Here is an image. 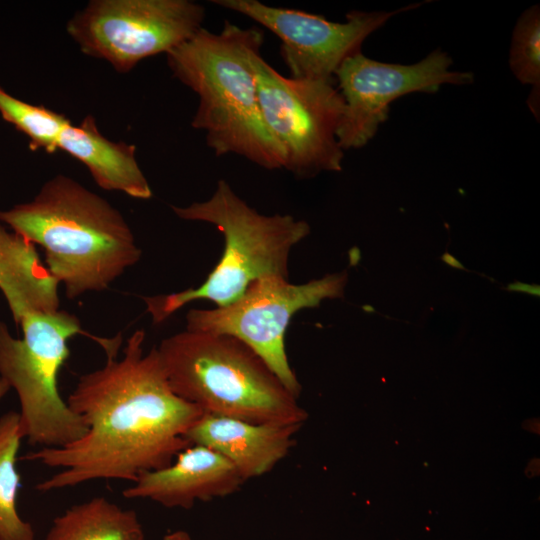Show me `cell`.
<instances>
[{"instance_id":"obj_1","label":"cell","mask_w":540,"mask_h":540,"mask_svg":"<svg viewBox=\"0 0 540 540\" xmlns=\"http://www.w3.org/2000/svg\"><path fill=\"white\" fill-rule=\"evenodd\" d=\"M144 341V330H136L121 359L106 357L103 367L80 376L66 402L85 421V435L22 457L60 469L38 491L99 479L134 482L190 446L185 433L204 412L172 391L157 348L145 353Z\"/></svg>"},{"instance_id":"obj_2","label":"cell","mask_w":540,"mask_h":540,"mask_svg":"<svg viewBox=\"0 0 540 540\" xmlns=\"http://www.w3.org/2000/svg\"><path fill=\"white\" fill-rule=\"evenodd\" d=\"M0 221L45 253V266L68 298L109 288L142 251L119 210L58 174L34 199L0 211Z\"/></svg>"},{"instance_id":"obj_3","label":"cell","mask_w":540,"mask_h":540,"mask_svg":"<svg viewBox=\"0 0 540 540\" xmlns=\"http://www.w3.org/2000/svg\"><path fill=\"white\" fill-rule=\"evenodd\" d=\"M263 43L261 29L225 21L218 33L202 27L166 59L173 77L198 96L191 126L205 132L214 154H236L273 170L283 168L284 153L258 99L253 60Z\"/></svg>"},{"instance_id":"obj_4","label":"cell","mask_w":540,"mask_h":540,"mask_svg":"<svg viewBox=\"0 0 540 540\" xmlns=\"http://www.w3.org/2000/svg\"><path fill=\"white\" fill-rule=\"evenodd\" d=\"M157 352L172 391L204 413L301 426L308 417L264 360L232 336L186 329Z\"/></svg>"},{"instance_id":"obj_5","label":"cell","mask_w":540,"mask_h":540,"mask_svg":"<svg viewBox=\"0 0 540 540\" xmlns=\"http://www.w3.org/2000/svg\"><path fill=\"white\" fill-rule=\"evenodd\" d=\"M171 208L183 220L215 225L223 233L225 245L218 264L200 286L143 297L154 324L162 323L192 301L206 299L223 307L261 278L288 279L290 252L310 232L306 221L291 215L260 214L223 179L208 200Z\"/></svg>"},{"instance_id":"obj_6","label":"cell","mask_w":540,"mask_h":540,"mask_svg":"<svg viewBox=\"0 0 540 540\" xmlns=\"http://www.w3.org/2000/svg\"><path fill=\"white\" fill-rule=\"evenodd\" d=\"M19 325L22 339L14 338L0 321V377L18 395L22 437L41 448L68 445L88 430L57 387L58 373L70 354L68 340L84 335L97 342L106 357H116L122 336L90 334L82 329L76 315L60 309L29 313Z\"/></svg>"},{"instance_id":"obj_7","label":"cell","mask_w":540,"mask_h":540,"mask_svg":"<svg viewBox=\"0 0 540 540\" xmlns=\"http://www.w3.org/2000/svg\"><path fill=\"white\" fill-rule=\"evenodd\" d=\"M253 67L261 113L283 150V168L298 177L341 171L337 132L345 102L333 82L285 77L261 54Z\"/></svg>"},{"instance_id":"obj_8","label":"cell","mask_w":540,"mask_h":540,"mask_svg":"<svg viewBox=\"0 0 540 540\" xmlns=\"http://www.w3.org/2000/svg\"><path fill=\"white\" fill-rule=\"evenodd\" d=\"M346 273L326 275L304 284L269 276L248 286L232 303L215 309H191L186 329L232 336L260 356L296 398L301 385L290 366L285 333L292 317L317 307L325 298L341 297Z\"/></svg>"},{"instance_id":"obj_9","label":"cell","mask_w":540,"mask_h":540,"mask_svg":"<svg viewBox=\"0 0 540 540\" xmlns=\"http://www.w3.org/2000/svg\"><path fill=\"white\" fill-rule=\"evenodd\" d=\"M204 18L205 8L190 0H92L66 30L83 54L128 73L190 39Z\"/></svg>"},{"instance_id":"obj_10","label":"cell","mask_w":540,"mask_h":540,"mask_svg":"<svg viewBox=\"0 0 540 540\" xmlns=\"http://www.w3.org/2000/svg\"><path fill=\"white\" fill-rule=\"evenodd\" d=\"M213 4L243 14L281 40V56L290 77L334 83L345 59L361 52L363 41L407 5L395 11H351L343 23L304 11L278 8L257 0H212Z\"/></svg>"},{"instance_id":"obj_11","label":"cell","mask_w":540,"mask_h":540,"mask_svg":"<svg viewBox=\"0 0 540 540\" xmlns=\"http://www.w3.org/2000/svg\"><path fill=\"white\" fill-rule=\"evenodd\" d=\"M452 59L436 50L411 65L389 64L364 56L348 57L335 76L345 102L337 140L342 150L365 146L376 134L397 98L413 93H434L443 84L465 85L473 74L452 71Z\"/></svg>"},{"instance_id":"obj_12","label":"cell","mask_w":540,"mask_h":540,"mask_svg":"<svg viewBox=\"0 0 540 540\" xmlns=\"http://www.w3.org/2000/svg\"><path fill=\"white\" fill-rule=\"evenodd\" d=\"M245 481L214 450L190 445L167 466L140 474L122 492L127 499H149L167 508L190 509L196 502L232 495Z\"/></svg>"},{"instance_id":"obj_13","label":"cell","mask_w":540,"mask_h":540,"mask_svg":"<svg viewBox=\"0 0 540 540\" xmlns=\"http://www.w3.org/2000/svg\"><path fill=\"white\" fill-rule=\"evenodd\" d=\"M301 425L261 424L203 413L187 430L190 445L228 460L244 481L270 472L295 445Z\"/></svg>"},{"instance_id":"obj_14","label":"cell","mask_w":540,"mask_h":540,"mask_svg":"<svg viewBox=\"0 0 540 540\" xmlns=\"http://www.w3.org/2000/svg\"><path fill=\"white\" fill-rule=\"evenodd\" d=\"M58 149L83 163L100 188L141 200L152 197L148 180L136 160V147L106 138L92 115L77 125L69 123L60 135Z\"/></svg>"},{"instance_id":"obj_15","label":"cell","mask_w":540,"mask_h":540,"mask_svg":"<svg viewBox=\"0 0 540 540\" xmlns=\"http://www.w3.org/2000/svg\"><path fill=\"white\" fill-rule=\"evenodd\" d=\"M58 285L35 245L0 223V290L15 323L32 312L58 310Z\"/></svg>"},{"instance_id":"obj_16","label":"cell","mask_w":540,"mask_h":540,"mask_svg":"<svg viewBox=\"0 0 540 540\" xmlns=\"http://www.w3.org/2000/svg\"><path fill=\"white\" fill-rule=\"evenodd\" d=\"M44 540H146V536L134 510L98 496L54 518Z\"/></svg>"},{"instance_id":"obj_17","label":"cell","mask_w":540,"mask_h":540,"mask_svg":"<svg viewBox=\"0 0 540 540\" xmlns=\"http://www.w3.org/2000/svg\"><path fill=\"white\" fill-rule=\"evenodd\" d=\"M22 439L19 413L3 414L0 417V540H35L32 525L20 517L16 508L20 488L16 459Z\"/></svg>"},{"instance_id":"obj_18","label":"cell","mask_w":540,"mask_h":540,"mask_svg":"<svg viewBox=\"0 0 540 540\" xmlns=\"http://www.w3.org/2000/svg\"><path fill=\"white\" fill-rule=\"evenodd\" d=\"M0 114L29 139L32 151L54 153L64 128L71 121L44 106L32 105L8 94L0 87Z\"/></svg>"},{"instance_id":"obj_19","label":"cell","mask_w":540,"mask_h":540,"mask_svg":"<svg viewBox=\"0 0 540 540\" xmlns=\"http://www.w3.org/2000/svg\"><path fill=\"white\" fill-rule=\"evenodd\" d=\"M510 68L523 84H531L532 91H540V10L533 5L518 19L511 41Z\"/></svg>"},{"instance_id":"obj_20","label":"cell","mask_w":540,"mask_h":540,"mask_svg":"<svg viewBox=\"0 0 540 540\" xmlns=\"http://www.w3.org/2000/svg\"><path fill=\"white\" fill-rule=\"evenodd\" d=\"M509 291L513 292H522L527 293L533 296H539L540 295V287L539 285H530L523 282H514L507 286L506 288Z\"/></svg>"},{"instance_id":"obj_21","label":"cell","mask_w":540,"mask_h":540,"mask_svg":"<svg viewBox=\"0 0 540 540\" xmlns=\"http://www.w3.org/2000/svg\"><path fill=\"white\" fill-rule=\"evenodd\" d=\"M163 540H193L184 530H175L164 535Z\"/></svg>"},{"instance_id":"obj_22","label":"cell","mask_w":540,"mask_h":540,"mask_svg":"<svg viewBox=\"0 0 540 540\" xmlns=\"http://www.w3.org/2000/svg\"><path fill=\"white\" fill-rule=\"evenodd\" d=\"M441 259L444 263L448 264L451 267L465 270V267L460 263V261H458L454 256L447 252L442 255Z\"/></svg>"},{"instance_id":"obj_23","label":"cell","mask_w":540,"mask_h":540,"mask_svg":"<svg viewBox=\"0 0 540 540\" xmlns=\"http://www.w3.org/2000/svg\"><path fill=\"white\" fill-rule=\"evenodd\" d=\"M9 389V384L0 377V400L6 395Z\"/></svg>"},{"instance_id":"obj_24","label":"cell","mask_w":540,"mask_h":540,"mask_svg":"<svg viewBox=\"0 0 540 540\" xmlns=\"http://www.w3.org/2000/svg\"><path fill=\"white\" fill-rule=\"evenodd\" d=\"M360 259V252L357 248L350 251V264L355 265Z\"/></svg>"}]
</instances>
